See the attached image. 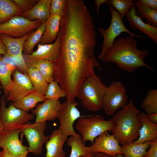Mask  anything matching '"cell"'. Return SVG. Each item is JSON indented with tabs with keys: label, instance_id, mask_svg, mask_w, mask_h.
<instances>
[{
	"label": "cell",
	"instance_id": "6da1fadb",
	"mask_svg": "<svg viewBox=\"0 0 157 157\" xmlns=\"http://www.w3.org/2000/svg\"><path fill=\"white\" fill-rule=\"evenodd\" d=\"M95 25L85 3L67 2L61 16L60 54L54 62L53 78L67 93H76L87 78L100 67L94 55L97 42Z\"/></svg>",
	"mask_w": 157,
	"mask_h": 157
},
{
	"label": "cell",
	"instance_id": "7a4b0ae2",
	"mask_svg": "<svg viewBox=\"0 0 157 157\" xmlns=\"http://www.w3.org/2000/svg\"><path fill=\"white\" fill-rule=\"evenodd\" d=\"M135 38L129 35L115 39L103 55L98 58L105 62H113L120 69L129 73L142 67L153 71V68L144 61L149 51L138 49Z\"/></svg>",
	"mask_w": 157,
	"mask_h": 157
},
{
	"label": "cell",
	"instance_id": "3957f363",
	"mask_svg": "<svg viewBox=\"0 0 157 157\" xmlns=\"http://www.w3.org/2000/svg\"><path fill=\"white\" fill-rule=\"evenodd\" d=\"M140 111L131 100L123 108L118 110L112 119L115 127L112 135L122 145L132 142L139 136L142 123L138 117Z\"/></svg>",
	"mask_w": 157,
	"mask_h": 157
},
{
	"label": "cell",
	"instance_id": "277c9868",
	"mask_svg": "<svg viewBox=\"0 0 157 157\" xmlns=\"http://www.w3.org/2000/svg\"><path fill=\"white\" fill-rule=\"evenodd\" d=\"M107 86L101 77L95 75L86 78L80 86L76 97L82 106L89 111L96 112L102 109Z\"/></svg>",
	"mask_w": 157,
	"mask_h": 157
},
{
	"label": "cell",
	"instance_id": "5b68a950",
	"mask_svg": "<svg viewBox=\"0 0 157 157\" xmlns=\"http://www.w3.org/2000/svg\"><path fill=\"white\" fill-rule=\"evenodd\" d=\"M115 125L112 119L106 120L102 116L93 115L81 116L75 127L81 135L83 143L89 141L93 144L97 137L105 131H112Z\"/></svg>",
	"mask_w": 157,
	"mask_h": 157
},
{
	"label": "cell",
	"instance_id": "8992f818",
	"mask_svg": "<svg viewBox=\"0 0 157 157\" xmlns=\"http://www.w3.org/2000/svg\"><path fill=\"white\" fill-rule=\"evenodd\" d=\"M126 89L120 81H113L107 87L104 97L102 109L108 116L114 115L121 108L128 104Z\"/></svg>",
	"mask_w": 157,
	"mask_h": 157
},
{
	"label": "cell",
	"instance_id": "52a82bcc",
	"mask_svg": "<svg viewBox=\"0 0 157 157\" xmlns=\"http://www.w3.org/2000/svg\"><path fill=\"white\" fill-rule=\"evenodd\" d=\"M111 14V19L110 25L106 29L99 27V31L103 38L101 53L98 57H101L111 46L116 37L122 32L128 33L130 35L135 37L143 38L144 37L134 34L129 31L124 26L123 19L120 13L113 6H109Z\"/></svg>",
	"mask_w": 157,
	"mask_h": 157
},
{
	"label": "cell",
	"instance_id": "ba28073f",
	"mask_svg": "<svg viewBox=\"0 0 157 157\" xmlns=\"http://www.w3.org/2000/svg\"><path fill=\"white\" fill-rule=\"evenodd\" d=\"M5 97L4 95L2 96L0 101L1 116L4 131L19 129L22 126L34 119L32 114L15 107L11 103L6 108Z\"/></svg>",
	"mask_w": 157,
	"mask_h": 157
},
{
	"label": "cell",
	"instance_id": "9c48e42d",
	"mask_svg": "<svg viewBox=\"0 0 157 157\" xmlns=\"http://www.w3.org/2000/svg\"><path fill=\"white\" fill-rule=\"evenodd\" d=\"M47 126L46 122H31L22 126L20 129L26 138L28 143L27 147L28 153H32L38 155L41 154L42 151L43 144L48 140L49 136H46L44 131Z\"/></svg>",
	"mask_w": 157,
	"mask_h": 157
},
{
	"label": "cell",
	"instance_id": "30bf717a",
	"mask_svg": "<svg viewBox=\"0 0 157 157\" xmlns=\"http://www.w3.org/2000/svg\"><path fill=\"white\" fill-rule=\"evenodd\" d=\"M61 44V35L60 31L53 43L39 44L36 51L31 54H23L24 61L28 68L34 67L37 63L43 60L53 62L55 61L60 54Z\"/></svg>",
	"mask_w": 157,
	"mask_h": 157
},
{
	"label": "cell",
	"instance_id": "8fae6325",
	"mask_svg": "<svg viewBox=\"0 0 157 157\" xmlns=\"http://www.w3.org/2000/svg\"><path fill=\"white\" fill-rule=\"evenodd\" d=\"M42 24L39 20L31 21L21 16H15L0 24V34L19 38L37 29Z\"/></svg>",
	"mask_w": 157,
	"mask_h": 157
},
{
	"label": "cell",
	"instance_id": "7c38bea8",
	"mask_svg": "<svg viewBox=\"0 0 157 157\" xmlns=\"http://www.w3.org/2000/svg\"><path fill=\"white\" fill-rule=\"evenodd\" d=\"M78 104L77 102L71 103L65 101L61 104L57 117L60 123L58 129L62 133L67 137L81 136L75 131L73 127L75 121L81 117L80 112L76 107Z\"/></svg>",
	"mask_w": 157,
	"mask_h": 157
},
{
	"label": "cell",
	"instance_id": "4fadbf2b",
	"mask_svg": "<svg viewBox=\"0 0 157 157\" xmlns=\"http://www.w3.org/2000/svg\"><path fill=\"white\" fill-rule=\"evenodd\" d=\"M33 31L19 38H13L4 34H0V39L4 43L6 48V52L3 57L13 59L16 62L17 67L20 69L24 73H27L28 68L23 56L24 45L27 38Z\"/></svg>",
	"mask_w": 157,
	"mask_h": 157
},
{
	"label": "cell",
	"instance_id": "5bb4252c",
	"mask_svg": "<svg viewBox=\"0 0 157 157\" xmlns=\"http://www.w3.org/2000/svg\"><path fill=\"white\" fill-rule=\"evenodd\" d=\"M21 132L20 129L4 130L0 133V147L13 157L27 156V147L23 144L19 138Z\"/></svg>",
	"mask_w": 157,
	"mask_h": 157
},
{
	"label": "cell",
	"instance_id": "9a60e30c",
	"mask_svg": "<svg viewBox=\"0 0 157 157\" xmlns=\"http://www.w3.org/2000/svg\"><path fill=\"white\" fill-rule=\"evenodd\" d=\"M12 75L13 86L6 101L14 102L35 91L27 74L23 73L17 69Z\"/></svg>",
	"mask_w": 157,
	"mask_h": 157
},
{
	"label": "cell",
	"instance_id": "2e32d148",
	"mask_svg": "<svg viewBox=\"0 0 157 157\" xmlns=\"http://www.w3.org/2000/svg\"><path fill=\"white\" fill-rule=\"evenodd\" d=\"M61 104L59 99H47L38 104L35 108L31 110L32 114L35 117V122L55 120L57 118Z\"/></svg>",
	"mask_w": 157,
	"mask_h": 157
},
{
	"label": "cell",
	"instance_id": "e0dca14e",
	"mask_svg": "<svg viewBox=\"0 0 157 157\" xmlns=\"http://www.w3.org/2000/svg\"><path fill=\"white\" fill-rule=\"evenodd\" d=\"M90 147L92 153H102L112 157L118 154H122L118 141L112 134H109L108 131L97 137Z\"/></svg>",
	"mask_w": 157,
	"mask_h": 157
},
{
	"label": "cell",
	"instance_id": "ac0fdd59",
	"mask_svg": "<svg viewBox=\"0 0 157 157\" xmlns=\"http://www.w3.org/2000/svg\"><path fill=\"white\" fill-rule=\"evenodd\" d=\"M133 29H138L141 32L157 44V28L144 23L137 15L135 5L131 7L126 13L125 16Z\"/></svg>",
	"mask_w": 157,
	"mask_h": 157
},
{
	"label": "cell",
	"instance_id": "d6986e66",
	"mask_svg": "<svg viewBox=\"0 0 157 157\" xmlns=\"http://www.w3.org/2000/svg\"><path fill=\"white\" fill-rule=\"evenodd\" d=\"M49 137L46 143V157H65L66 153L63 147L67 139V136L58 129L54 130Z\"/></svg>",
	"mask_w": 157,
	"mask_h": 157
},
{
	"label": "cell",
	"instance_id": "ffe728a7",
	"mask_svg": "<svg viewBox=\"0 0 157 157\" xmlns=\"http://www.w3.org/2000/svg\"><path fill=\"white\" fill-rule=\"evenodd\" d=\"M51 0H40L31 10L22 12L19 16L31 21L39 20L45 23L50 15Z\"/></svg>",
	"mask_w": 157,
	"mask_h": 157
},
{
	"label": "cell",
	"instance_id": "44dd1931",
	"mask_svg": "<svg viewBox=\"0 0 157 157\" xmlns=\"http://www.w3.org/2000/svg\"><path fill=\"white\" fill-rule=\"evenodd\" d=\"M142 123L139 131L138 139L133 142L135 143H141L146 142L154 141L157 139V124L152 123L148 120L144 112L140 113L138 116Z\"/></svg>",
	"mask_w": 157,
	"mask_h": 157
},
{
	"label": "cell",
	"instance_id": "7402d4cb",
	"mask_svg": "<svg viewBox=\"0 0 157 157\" xmlns=\"http://www.w3.org/2000/svg\"><path fill=\"white\" fill-rule=\"evenodd\" d=\"M17 68L15 65L6 61L3 57L0 55V82L6 98L13 86L11 76Z\"/></svg>",
	"mask_w": 157,
	"mask_h": 157
},
{
	"label": "cell",
	"instance_id": "603a6c76",
	"mask_svg": "<svg viewBox=\"0 0 157 157\" xmlns=\"http://www.w3.org/2000/svg\"><path fill=\"white\" fill-rule=\"evenodd\" d=\"M61 16L58 15L50 16L45 22V28L40 44H50L55 41L60 31Z\"/></svg>",
	"mask_w": 157,
	"mask_h": 157
},
{
	"label": "cell",
	"instance_id": "cb8c5ba5",
	"mask_svg": "<svg viewBox=\"0 0 157 157\" xmlns=\"http://www.w3.org/2000/svg\"><path fill=\"white\" fill-rule=\"evenodd\" d=\"M46 99L44 95L35 91L11 103L15 107L28 112L29 110L35 107L38 103L44 101Z\"/></svg>",
	"mask_w": 157,
	"mask_h": 157
},
{
	"label": "cell",
	"instance_id": "d4e9b609",
	"mask_svg": "<svg viewBox=\"0 0 157 157\" xmlns=\"http://www.w3.org/2000/svg\"><path fill=\"white\" fill-rule=\"evenodd\" d=\"M151 142L148 141L141 143L133 142L120 146L123 157H143L149 147Z\"/></svg>",
	"mask_w": 157,
	"mask_h": 157
},
{
	"label": "cell",
	"instance_id": "484cf974",
	"mask_svg": "<svg viewBox=\"0 0 157 157\" xmlns=\"http://www.w3.org/2000/svg\"><path fill=\"white\" fill-rule=\"evenodd\" d=\"M66 142L67 146L71 148L69 157H80L92 153L90 147L85 146V143L82 141L81 136H70Z\"/></svg>",
	"mask_w": 157,
	"mask_h": 157
},
{
	"label": "cell",
	"instance_id": "4316f807",
	"mask_svg": "<svg viewBox=\"0 0 157 157\" xmlns=\"http://www.w3.org/2000/svg\"><path fill=\"white\" fill-rule=\"evenodd\" d=\"M22 12L13 0H0V24Z\"/></svg>",
	"mask_w": 157,
	"mask_h": 157
},
{
	"label": "cell",
	"instance_id": "83f0119b",
	"mask_svg": "<svg viewBox=\"0 0 157 157\" xmlns=\"http://www.w3.org/2000/svg\"><path fill=\"white\" fill-rule=\"evenodd\" d=\"M27 74L35 90L44 95L49 83L39 70L34 67L28 68Z\"/></svg>",
	"mask_w": 157,
	"mask_h": 157
},
{
	"label": "cell",
	"instance_id": "f1b7e54d",
	"mask_svg": "<svg viewBox=\"0 0 157 157\" xmlns=\"http://www.w3.org/2000/svg\"><path fill=\"white\" fill-rule=\"evenodd\" d=\"M45 28V23H42L28 36L23 47V51L25 54L29 55L33 52L35 47L41 40Z\"/></svg>",
	"mask_w": 157,
	"mask_h": 157
},
{
	"label": "cell",
	"instance_id": "f546056e",
	"mask_svg": "<svg viewBox=\"0 0 157 157\" xmlns=\"http://www.w3.org/2000/svg\"><path fill=\"white\" fill-rule=\"evenodd\" d=\"M136 1L135 3L138 16L145 20L147 24L157 28V10L146 7Z\"/></svg>",
	"mask_w": 157,
	"mask_h": 157
},
{
	"label": "cell",
	"instance_id": "4dcf8cb0",
	"mask_svg": "<svg viewBox=\"0 0 157 157\" xmlns=\"http://www.w3.org/2000/svg\"><path fill=\"white\" fill-rule=\"evenodd\" d=\"M141 107L147 115L157 113V90L150 89L147 93Z\"/></svg>",
	"mask_w": 157,
	"mask_h": 157
},
{
	"label": "cell",
	"instance_id": "1f68e13d",
	"mask_svg": "<svg viewBox=\"0 0 157 157\" xmlns=\"http://www.w3.org/2000/svg\"><path fill=\"white\" fill-rule=\"evenodd\" d=\"M34 67L39 70L49 83L54 81L53 78L54 64L53 62L43 60L37 63Z\"/></svg>",
	"mask_w": 157,
	"mask_h": 157
},
{
	"label": "cell",
	"instance_id": "d6a6232c",
	"mask_svg": "<svg viewBox=\"0 0 157 157\" xmlns=\"http://www.w3.org/2000/svg\"><path fill=\"white\" fill-rule=\"evenodd\" d=\"M106 3L117 10L123 19L129 9L135 5L133 0H107Z\"/></svg>",
	"mask_w": 157,
	"mask_h": 157
},
{
	"label": "cell",
	"instance_id": "836d02e7",
	"mask_svg": "<svg viewBox=\"0 0 157 157\" xmlns=\"http://www.w3.org/2000/svg\"><path fill=\"white\" fill-rule=\"evenodd\" d=\"M44 95L46 99L57 100L60 98L66 97V94L58 84L54 80L49 83Z\"/></svg>",
	"mask_w": 157,
	"mask_h": 157
},
{
	"label": "cell",
	"instance_id": "e575fe53",
	"mask_svg": "<svg viewBox=\"0 0 157 157\" xmlns=\"http://www.w3.org/2000/svg\"><path fill=\"white\" fill-rule=\"evenodd\" d=\"M67 0H51L50 16L58 15L61 16L64 14Z\"/></svg>",
	"mask_w": 157,
	"mask_h": 157
},
{
	"label": "cell",
	"instance_id": "d590c367",
	"mask_svg": "<svg viewBox=\"0 0 157 157\" xmlns=\"http://www.w3.org/2000/svg\"><path fill=\"white\" fill-rule=\"evenodd\" d=\"M16 5L23 12L31 9L38 2L37 0H13Z\"/></svg>",
	"mask_w": 157,
	"mask_h": 157
},
{
	"label": "cell",
	"instance_id": "8d00e7d4",
	"mask_svg": "<svg viewBox=\"0 0 157 157\" xmlns=\"http://www.w3.org/2000/svg\"><path fill=\"white\" fill-rule=\"evenodd\" d=\"M149 148L144 156L157 157V139L151 142Z\"/></svg>",
	"mask_w": 157,
	"mask_h": 157
},
{
	"label": "cell",
	"instance_id": "74e56055",
	"mask_svg": "<svg viewBox=\"0 0 157 157\" xmlns=\"http://www.w3.org/2000/svg\"><path fill=\"white\" fill-rule=\"evenodd\" d=\"M141 4L147 8L157 10V0H137Z\"/></svg>",
	"mask_w": 157,
	"mask_h": 157
},
{
	"label": "cell",
	"instance_id": "f35d334b",
	"mask_svg": "<svg viewBox=\"0 0 157 157\" xmlns=\"http://www.w3.org/2000/svg\"><path fill=\"white\" fill-rule=\"evenodd\" d=\"M146 117L150 122L154 124H157V113H154L148 115H146Z\"/></svg>",
	"mask_w": 157,
	"mask_h": 157
},
{
	"label": "cell",
	"instance_id": "ab89813d",
	"mask_svg": "<svg viewBox=\"0 0 157 157\" xmlns=\"http://www.w3.org/2000/svg\"><path fill=\"white\" fill-rule=\"evenodd\" d=\"M6 52V46L2 41L0 39V55H4Z\"/></svg>",
	"mask_w": 157,
	"mask_h": 157
},
{
	"label": "cell",
	"instance_id": "60d3db41",
	"mask_svg": "<svg viewBox=\"0 0 157 157\" xmlns=\"http://www.w3.org/2000/svg\"><path fill=\"white\" fill-rule=\"evenodd\" d=\"M107 0H95L94 4L97 6V13L98 14L100 6L101 4L106 3Z\"/></svg>",
	"mask_w": 157,
	"mask_h": 157
},
{
	"label": "cell",
	"instance_id": "b9f144b4",
	"mask_svg": "<svg viewBox=\"0 0 157 157\" xmlns=\"http://www.w3.org/2000/svg\"><path fill=\"white\" fill-rule=\"evenodd\" d=\"M92 153L93 157H112L107 154L102 153L96 152Z\"/></svg>",
	"mask_w": 157,
	"mask_h": 157
},
{
	"label": "cell",
	"instance_id": "7bdbcfd3",
	"mask_svg": "<svg viewBox=\"0 0 157 157\" xmlns=\"http://www.w3.org/2000/svg\"><path fill=\"white\" fill-rule=\"evenodd\" d=\"M0 157H13L8 154L5 150L3 149L0 151Z\"/></svg>",
	"mask_w": 157,
	"mask_h": 157
},
{
	"label": "cell",
	"instance_id": "ee69618b",
	"mask_svg": "<svg viewBox=\"0 0 157 157\" xmlns=\"http://www.w3.org/2000/svg\"><path fill=\"white\" fill-rule=\"evenodd\" d=\"M0 111L1 109L0 106V133L2 132L4 130V127L1 117Z\"/></svg>",
	"mask_w": 157,
	"mask_h": 157
},
{
	"label": "cell",
	"instance_id": "f6af8a7d",
	"mask_svg": "<svg viewBox=\"0 0 157 157\" xmlns=\"http://www.w3.org/2000/svg\"><path fill=\"white\" fill-rule=\"evenodd\" d=\"M80 157H93V153L89 154L88 155L82 156Z\"/></svg>",
	"mask_w": 157,
	"mask_h": 157
},
{
	"label": "cell",
	"instance_id": "bcb514c9",
	"mask_svg": "<svg viewBox=\"0 0 157 157\" xmlns=\"http://www.w3.org/2000/svg\"><path fill=\"white\" fill-rule=\"evenodd\" d=\"M112 157H123V156L122 154H118Z\"/></svg>",
	"mask_w": 157,
	"mask_h": 157
},
{
	"label": "cell",
	"instance_id": "7dc6e473",
	"mask_svg": "<svg viewBox=\"0 0 157 157\" xmlns=\"http://www.w3.org/2000/svg\"><path fill=\"white\" fill-rule=\"evenodd\" d=\"M2 88V87L1 86V84H0V90H1V89Z\"/></svg>",
	"mask_w": 157,
	"mask_h": 157
},
{
	"label": "cell",
	"instance_id": "c3c4849f",
	"mask_svg": "<svg viewBox=\"0 0 157 157\" xmlns=\"http://www.w3.org/2000/svg\"><path fill=\"white\" fill-rule=\"evenodd\" d=\"M1 92L0 91V95L1 94Z\"/></svg>",
	"mask_w": 157,
	"mask_h": 157
},
{
	"label": "cell",
	"instance_id": "681fc988",
	"mask_svg": "<svg viewBox=\"0 0 157 157\" xmlns=\"http://www.w3.org/2000/svg\"><path fill=\"white\" fill-rule=\"evenodd\" d=\"M25 157H28L27 156H26Z\"/></svg>",
	"mask_w": 157,
	"mask_h": 157
},
{
	"label": "cell",
	"instance_id": "f907efd6",
	"mask_svg": "<svg viewBox=\"0 0 157 157\" xmlns=\"http://www.w3.org/2000/svg\"><path fill=\"white\" fill-rule=\"evenodd\" d=\"M145 157V156H144V157Z\"/></svg>",
	"mask_w": 157,
	"mask_h": 157
}]
</instances>
